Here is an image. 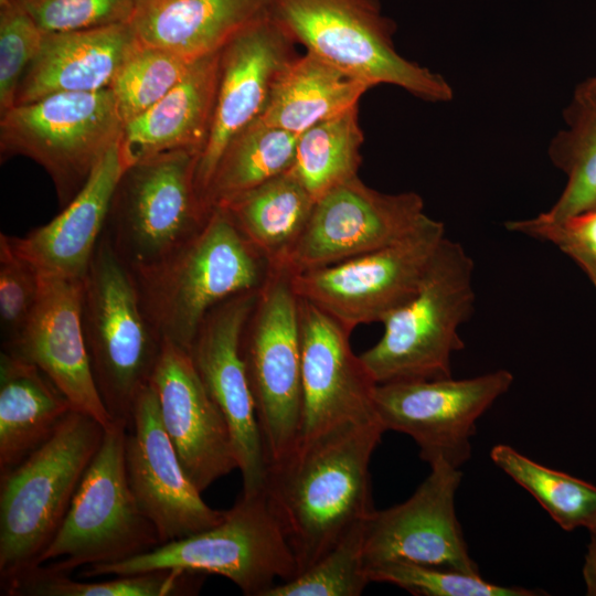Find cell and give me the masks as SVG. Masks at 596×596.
<instances>
[{"label":"cell","instance_id":"6da1fadb","mask_svg":"<svg viewBox=\"0 0 596 596\" xmlns=\"http://www.w3.org/2000/svg\"><path fill=\"white\" fill-rule=\"evenodd\" d=\"M383 433L379 418L345 424L268 465L264 491L298 574L374 510L370 464Z\"/></svg>","mask_w":596,"mask_h":596},{"label":"cell","instance_id":"7a4b0ae2","mask_svg":"<svg viewBox=\"0 0 596 596\" xmlns=\"http://www.w3.org/2000/svg\"><path fill=\"white\" fill-rule=\"evenodd\" d=\"M273 268L224 207L167 259L134 275L142 309L163 342L189 351L209 312L225 300L258 291Z\"/></svg>","mask_w":596,"mask_h":596},{"label":"cell","instance_id":"3957f363","mask_svg":"<svg viewBox=\"0 0 596 596\" xmlns=\"http://www.w3.org/2000/svg\"><path fill=\"white\" fill-rule=\"evenodd\" d=\"M105 426L73 408L53 435L0 475V585L38 565L56 535Z\"/></svg>","mask_w":596,"mask_h":596},{"label":"cell","instance_id":"277c9868","mask_svg":"<svg viewBox=\"0 0 596 596\" xmlns=\"http://www.w3.org/2000/svg\"><path fill=\"white\" fill-rule=\"evenodd\" d=\"M473 260L447 236L423 280L382 323L380 340L360 354L376 384L451 377V358L465 348L459 327L475 309Z\"/></svg>","mask_w":596,"mask_h":596},{"label":"cell","instance_id":"5b68a950","mask_svg":"<svg viewBox=\"0 0 596 596\" xmlns=\"http://www.w3.org/2000/svg\"><path fill=\"white\" fill-rule=\"evenodd\" d=\"M81 319L89 365L113 421L129 426L163 341L148 320L132 273L102 234L82 280Z\"/></svg>","mask_w":596,"mask_h":596},{"label":"cell","instance_id":"8992f818","mask_svg":"<svg viewBox=\"0 0 596 596\" xmlns=\"http://www.w3.org/2000/svg\"><path fill=\"white\" fill-rule=\"evenodd\" d=\"M172 568L226 577L247 596H265L276 581L298 574L295 554L263 491L241 493L210 529L121 562L86 566L79 577Z\"/></svg>","mask_w":596,"mask_h":596},{"label":"cell","instance_id":"52a82bcc","mask_svg":"<svg viewBox=\"0 0 596 596\" xmlns=\"http://www.w3.org/2000/svg\"><path fill=\"white\" fill-rule=\"evenodd\" d=\"M270 15L295 43L370 87L389 84L432 103L454 91L438 73L401 55L379 0H274Z\"/></svg>","mask_w":596,"mask_h":596},{"label":"cell","instance_id":"ba28073f","mask_svg":"<svg viewBox=\"0 0 596 596\" xmlns=\"http://www.w3.org/2000/svg\"><path fill=\"white\" fill-rule=\"evenodd\" d=\"M200 152L175 150L130 164L119 179L103 232L132 273L153 268L193 238L212 207L195 183Z\"/></svg>","mask_w":596,"mask_h":596},{"label":"cell","instance_id":"9c48e42d","mask_svg":"<svg viewBox=\"0 0 596 596\" xmlns=\"http://www.w3.org/2000/svg\"><path fill=\"white\" fill-rule=\"evenodd\" d=\"M126 434L124 422L105 428L64 521L36 566L71 575L78 567L121 562L162 544L127 480Z\"/></svg>","mask_w":596,"mask_h":596},{"label":"cell","instance_id":"30bf717a","mask_svg":"<svg viewBox=\"0 0 596 596\" xmlns=\"http://www.w3.org/2000/svg\"><path fill=\"white\" fill-rule=\"evenodd\" d=\"M124 121L110 88L57 93L15 105L1 116V157L23 156L51 177L61 206L85 185Z\"/></svg>","mask_w":596,"mask_h":596},{"label":"cell","instance_id":"8fae6325","mask_svg":"<svg viewBox=\"0 0 596 596\" xmlns=\"http://www.w3.org/2000/svg\"><path fill=\"white\" fill-rule=\"evenodd\" d=\"M291 277L286 269H273L241 341L268 465L289 455L300 437L301 336Z\"/></svg>","mask_w":596,"mask_h":596},{"label":"cell","instance_id":"7c38bea8","mask_svg":"<svg viewBox=\"0 0 596 596\" xmlns=\"http://www.w3.org/2000/svg\"><path fill=\"white\" fill-rule=\"evenodd\" d=\"M446 237L445 226L426 215L397 241L363 255L291 277L298 297L349 331L383 322L408 301Z\"/></svg>","mask_w":596,"mask_h":596},{"label":"cell","instance_id":"4fadbf2b","mask_svg":"<svg viewBox=\"0 0 596 596\" xmlns=\"http://www.w3.org/2000/svg\"><path fill=\"white\" fill-rule=\"evenodd\" d=\"M513 374L504 369L468 379H436L376 384L373 404L386 430L406 434L428 465L460 468L471 456L477 421L505 394Z\"/></svg>","mask_w":596,"mask_h":596},{"label":"cell","instance_id":"5bb4252c","mask_svg":"<svg viewBox=\"0 0 596 596\" xmlns=\"http://www.w3.org/2000/svg\"><path fill=\"white\" fill-rule=\"evenodd\" d=\"M427 214L416 192L384 193L355 177L319 198L284 267L291 276L389 245Z\"/></svg>","mask_w":596,"mask_h":596},{"label":"cell","instance_id":"9a60e30c","mask_svg":"<svg viewBox=\"0 0 596 596\" xmlns=\"http://www.w3.org/2000/svg\"><path fill=\"white\" fill-rule=\"evenodd\" d=\"M430 471L404 502L373 510L364 520L366 568L404 562L480 575L455 509L462 472L445 461Z\"/></svg>","mask_w":596,"mask_h":596},{"label":"cell","instance_id":"2e32d148","mask_svg":"<svg viewBox=\"0 0 596 596\" xmlns=\"http://www.w3.org/2000/svg\"><path fill=\"white\" fill-rule=\"evenodd\" d=\"M258 294L259 290L244 292L212 309L188 351L207 393L228 425L245 496L263 492L268 472L241 352L243 330Z\"/></svg>","mask_w":596,"mask_h":596},{"label":"cell","instance_id":"e0dca14e","mask_svg":"<svg viewBox=\"0 0 596 596\" xmlns=\"http://www.w3.org/2000/svg\"><path fill=\"white\" fill-rule=\"evenodd\" d=\"M125 467L132 496L156 526L162 544L222 521L224 511L211 508L185 473L162 424L150 383L134 405L125 440Z\"/></svg>","mask_w":596,"mask_h":596},{"label":"cell","instance_id":"ac0fdd59","mask_svg":"<svg viewBox=\"0 0 596 596\" xmlns=\"http://www.w3.org/2000/svg\"><path fill=\"white\" fill-rule=\"evenodd\" d=\"M299 317L301 427L298 444L345 424L377 418L373 404L376 383L351 348V331L300 297Z\"/></svg>","mask_w":596,"mask_h":596},{"label":"cell","instance_id":"d6986e66","mask_svg":"<svg viewBox=\"0 0 596 596\" xmlns=\"http://www.w3.org/2000/svg\"><path fill=\"white\" fill-rule=\"evenodd\" d=\"M294 44L269 14L244 29L221 50L211 128L195 173L203 200L223 151L262 116L275 82L297 56Z\"/></svg>","mask_w":596,"mask_h":596},{"label":"cell","instance_id":"ffe728a7","mask_svg":"<svg viewBox=\"0 0 596 596\" xmlns=\"http://www.w3.org/2000/svg\"><path fill=\"white\" fill-rule=\"evenodd\" d=\"M150 384L180 462L201 492L238 469L228 425L187 350L163 342Z\"/></svg>","mask_w":596,"mask_h":596},{"label":"cell","instance_id":"44dd1931","mask_svg":"<svg viewBox=\"0 0 596 596\" xmlns=\"http://www.w3.org/2000/svg\"><path fill=\"white\" fill-rule=\"evenodd\" d=\"M41 275L40 298L31 319L1 351L36 365L75 409L107 427L114 421L95 385L82 327L83 279Z\"/></svg>","mask_w":596,"mask_h":596},{"label":"cell","instance_id":"7402d4cb","mask_svg":"<svg viewBox=\"0 0 596 596\" xmlns=\"http://www.w3.org/2000/svg\"><path fill=\"white\" fill-rule=\"evenodd\" d=\"M129 166L118 140L58 215L24 236L8 235L12 249L40 274L83 279L104 232L116 185Z\"/></svg>","mask_w":596,"mask_h":596},{"label":"cell","instance_id":"603a6c76","mask_svg":"<svg viewBox=\"0 0 596 596\" xmlns=\"http://www.w3.org/2000/svg\"><path fill=\"white\" fill-rule=\"evenodd\" d=\"M137 43L129 23L45 34L38 56L22 77L15 105L57 93L109 88Z\"/></svg>","mask_w":596,"mask_h":596},{"label":"cell","instance_id":"cb8c5ba5","mask_svg":"<svg viewBox=\"0 0 596 596\" xmlns=\"http://www.w3.org/2000/svg\"><path fill=\"white\" fill-rule=\"evenodd\" d=\"M274 0H137L129 22L142 44L195 62L270 14Z\"/></svg>","mask_w":596,"mask_h":596},{"label":"cell","instance_id":"d4e9b609","mask_svg":"<svg viewBox=\"0 0 596 596\" xmlns=\"http://www.w3.org/2000/svg\"><path fill=\"white\" fill-rule=\"evenodd\" d=\"M220 53L195 61L160 100L124 125L119 145L129 164L175 150L201 153L215 106Z\"/></svg>","mask_w":596,"mask_h":596},{"label":"cell","instance_id":"484cf974","mask_svg":"<svg viewBox=\"0 0 596 596\" xmlns=\"http://www.w3.org/2000/svg\"><path fill=\"white\" fill-rule=\"evenodd\" d=\"M73 405L36 365L0 353V475L41 447Z\"/></svg>","mask_w":596,"mask_h":596},{"label":"cell","instance_id":"4316f807","mask_svg":"<svg viewBox=\"0 0 596 596\" xmlns=\"http://www.w3.org/2000/svg\"><path fill=\"white\" fill-rule=\"evenodd\" d=\"M371 87L317 55L296 56L281 72L259 117L297 136L353 107Z\"/></svg>","mask_w":596,"mask_h":596},{"label":"cell","instance_id":"83f0119b","mask_svg":"<svg viewBox=\"0 0 596 596\" xmlns=\"http://www.w3.org/2000/svg\"><path fill=\"white\" fill-rule=\"evenodd\" d=\"M316 200L290 171L235 196L224 207L243 235L281 269L304 233Z\"/></svg>","mask_w":596,"mask_h":596},{"label":"cell","instance_id":"f1b7e54d","mask_svg":"<svg viewBox=\"0 0 596 596\" xmlns=\"http://www.w3.org/2000/svg\"><path fill=\"white\" fill-rule=\"evenodd\" d=\"M297 135L259 118L234 137L223 151L204 193L210 207L288 171L294 162Z\"/></svg>","mask_w":596,"mask_h":596},{"label":"cell","instance_id":"f546056e","mask_svg":"<svg viewBox=\"0 0 596 596\" xmlns=\"http://www.w3.org/2000/svg\"><path fill=\"white\" fill-rule=\"evenodd\" d=\"M363 140L356 106L299 135L289 170L317 201L359 177Z\"/></svg>","mask_w":596,"mask_h":596},{"label":"cell","instance_id":"4dcf8cb0","mask_svg":"<svg viewBox=\"0 0 596 596\" xmlns=\"http://www.w3.org/2000/svg\"><path fill=\"white\" fill-rule=\"evenodd\" d=\"M564 118L566 128L552 139L549 156L567 182L556 202L539 214L550 222L596 209V100L573 98Z\"/></svg>","mask_w":596,"mask_h":596},{"label":"cell","instance_id":"1f68e13d","mask_svg":"<svg viewBox=\"0 0 596 596\" xmlns=\"http://www.w3.org/2000/svg\"><path fill=\"white\" fill-rule=\"evenodd\" d=\"M205 575L159 570L116 575L100 582H78L43 565L25 571L1 586L6 596H189L196 595Z\"/></svg>","mask_w":596,"mask_h":596},{"label":"cell","instance_id":"d6a6232c","mask_svg":"<svg viewBox=\"0 0 596 596\" xmlns=\"http://www.w3.org/2000/svg\"><path fill=\"white\" fill-rule=\"evenodd\" d=\"M491 460L524 488L565 531L587 530L596 521V486L551 469L508 445L491 449Z\"/></svg>","mask_w":596,"mask_h":596},{"label":"cell","instance_id":"836d02e7","mask_svg":"<svg viewBox=\"0 0 596 596\" xmlns=\"http://www.w3.org/2000/svg\"><path fill=\"white\" fill-rule=\"evenodd\" d=\"M193 63L138 41L109 87L124 125L160 100Z\"/></svg>","mask_w":596,"mask_h":596},{"label":"cell","instance_id":"e575fe53","mask_svg":"<svg viewBox=\"0 0 596 596\" xmlns=\"http://www.w3.org/2000/svg\"><path fill=\"white\" fill-rule=\"evenodd\" d=\"M364 520L313 565L291 579L277 583L265 596L361 595L371 583L363 554Z\"/></svg>","mask_w":596,"mask_h":596},{"label":"cell","instance_id":"d590c367","mask_svg":"<svg viewBox=\"0 0 596 596\" xmlns=\"http://www.w3.org/2000/svg\"><path fill=\"white\" fill-rule=\"evenodd\" d=\"M372 582L396 585L417 596H536L538 590L518 586H502L485 581L480 575L394 562L368 570Z\"/></svg>","mask_w":596,"mask_h":596},{"label":"cell","instance_id":"8d00e7d4","mask_svg":"<svg viewBox=\"0 0 596 596\" xmlns=\"http://www.w3.org/2000/svg\"><path fill=\"white\" fill-rule=\"evenodd\" d=\"M45 34L10 0L0 1V114L15 105L24 73L38 56Z\"/></svg>","mask_w":596,"mask_h":596},{"label":"cell","instance_id":"74e56055","mask_svg":"<svg viewBox=\"0 0 596 596\" xmlns=\"http://www.w3.org/2000/svg\"><path fill=\"white\" fill-rule=\"evenodd\" d=\"M10 1L21 8L44 34L129 23L137 4V0Z\"/></svg>","mask_w":596,"mask_h":596},{"label":"cell","instance_id":"f35d334b","mask_svg":"<svg viewBox=\"0 0 596 596\" xmlns=\"http://www.w3.org/2000/svg\"><path fill=\"white\" fill-rule=\"evenodd\" d=\"M42 275L11 247L8 235L0 234V329L1 348L10 344L24 329L36 307Z\"/></svg>","mask_w":596,"mask_h":596},{"label":"cell","instance_id":"ab89813d","mask_svg":"<svg viewBox=\"0 0 596 596\" xmlns=\"http://www.w3.org/2000/svg\"><path fill=\"white\" fill-rule=\"evenodd\" d=\"M505 227L557 247L584 270L596 291V209L556 222L539 215L509 221Z\"/></svg>","mask_w":596,"mask_h":596},{"label":"cell","instance_id":"60d3db41","mask_svg":"<svg viewBox=\"0 0 596 596\" xmlns=\"http://www.w3.org/2000/svg\"><path fill=\"white\" fill-rule=\"evenodd\" d=\"M589 533L590 540L585 554L583 578L586 585V595L596 596V532Z\"/></svg>","mask_w":596,"mask_h":596},{"label":"cell","instance_id":"b9f144b4","mask_svg":"<svg viewBox=\"0 0 596 596\" xmlns=\"http://www.w3.org/2000/svg\"><path fill=\"white\" fill-rule=\"evenodd\" d=\"M574 98L583 100H596V76L589 77L578 85Z\"/></svg>","mask_w":596,"mask_h":596},{"label":"cell","instance_id":"7bdbcfd3","mask_svg":"<svg viewBox=\"0 0 596 596\" xmlns=\"http://www.w3.org/2000/svg\"><path fill=\"white\" fill-rule=\"evenodd\" d=\"M589 532H596V521L593 523V525L588 529Z\"/></svg>","mask_w":596,"mask_h":596}]
</instances>
